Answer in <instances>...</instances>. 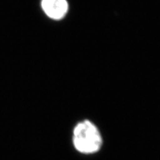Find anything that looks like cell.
I'll use <instances>...</instances> for the list:
<instances>
[{
	"label": "cell",
	"instance_id": "cell-1",
	"mask_svg": "<svg viewBox=\"0 0 160 160\" xmlns=\"http://www.w3.org/2000/svg\"><path fill=\"white\" fill-rule=\"evenodd\" d=\"M72 140L77 151L84 154L98 152L103 144L99 130L96 125L87 119L79 122L74 128Z\"/></svg>",
	"mask_w": 160,
	"mask_h": 160
},
{
	"label": "cell",
	"instance_id": "cell-2",
	"mask_svg": "<svg viewBox=\"0 0 160 160\" xmlns=\"http://www.w3.org/2000/svg\"><path fill=\"white\" fill-rule=\"evenodd\" d=\"M42 8L49 18L59 19L68 12V5L66 0H42Z\"/></svg>",
	"mask_w": 160,
	"mask_h": 160
}]
</instances>
